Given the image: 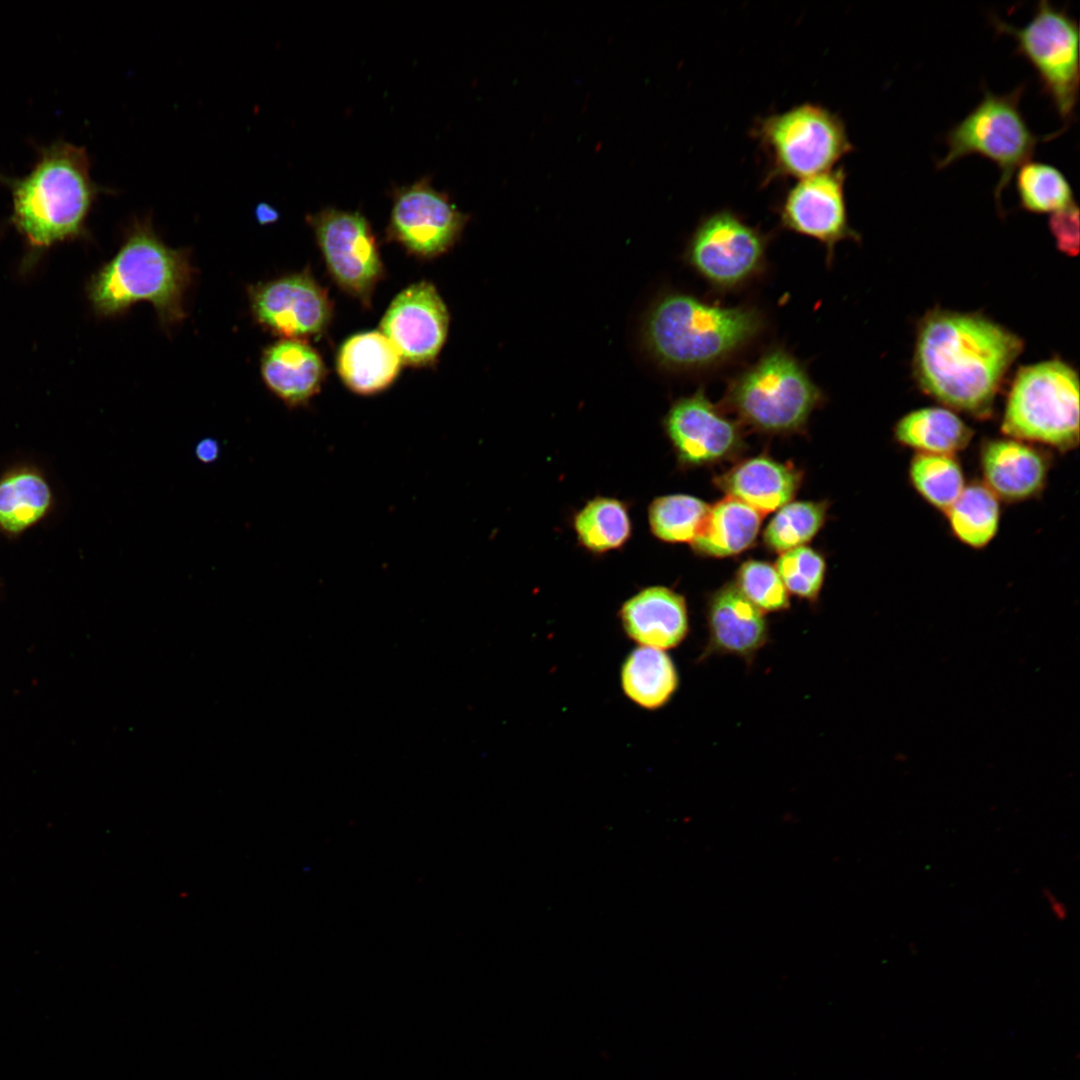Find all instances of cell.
I'll list each match as a JSON object with an SVG mask.
<instances>
[{
    "label": "cell",
    "mask_w": 1080,
    "mask_h": 1080,
    "mask_svg": "<svg viewBox=\"0 0 1080 1080\" xmlns=\"http://www.w3.org/2000/svg\"><path fill=\"white\" fill-rule=\"evenodd\" d=\"M1022 340L977 314L929 312L920 322L914 376L929 396L977 417L988 416Z\"/></svg>",
    "instance_id": "cell-1"
},
{
    "label": "cell",
    "mask_w": 1080,
    "mask_h": 1080,
    "mask_svg": "<svg viewBox=\"0 0 1080 1080\" xmlns=\"http://www.w3.org/2000/svg\"><path fill=\"white\" fill-rule=\"evenodd\" d=\"M759 309L726 307L682 292L659 296L645 314L641 341L648 356L671 372H699L733 358L763 331Z\"/></svg>",
    "instance_id": "cell-2"
},
{
    "label": "cell",
    "mask_w": 1080,
    "mask_h": 1080,
    "mask_svg": "<svg viewBox=\"0 0 1080 1080\" xmlns=\"http://www.w3.org/2000/svg\"><path fill=\"white\" fill-rule=\"evenodd\" d=\"M37 154L26 175H0V183L10 189L15 226L32 245L46 247L79 234L104 189L91 178L84 147L59 140Z\"/></svg>",
    "instance_id": "cell-3"
},
{
    "label": "cell",
    "mask_w": 1080,
    "mask_h": 1080,
    "mask_svg": "<svg viewBox=\"0 0 1080 1080\" xmlns=\"http://www.w3.org/2000/svg\"><path fill=\"white\" fill-rule=\"evenodd\" d=\"M192 276L186 251L166 246L149 221L135 220L119 252L92 279L89 295L95 309L110 316L147 301L171 325L184 318Z\"/></svg>",
    "instance_id": "cell-4"
},
{
    "label": "cell",
    "mask_w": 1080,
    "mask_h": 1080,
    "mask_svg": "<svg viewBox=\"0 0 1080 1080\" xmlns=\"http://www.w3.org/2000/svg\"><path fill=\"white\" fill-rule=\"evenodd\" d=\"M823 393L789 351H765L728 384L724 404L745 424L767 433L801 430L822 403Z\"/></svg>",
    "instance_id": "cell-5"
},
{
    "label": "cell",
    "mask_w": 1080,
    "mask_h": 1080,
    "mask_svg": "<svg viewBox=\"0 0 1080 1080\" xmlns=\"http://www.w3.org/2000/svg\"><path fill=\"white\" fill-rule=\"evenodd\" d=\"M1003 433L1066 451L1079 442V380L1067 363L1053 359L1022 367L1011 386Z\"/></svg>",
    "instance_id": "cell-6"
},
{
    "label": "cell",
    "mask_w": 1080,
    "mask_h": 1080,
    "mask_svg": "<svg viewBox=\"0 0 1080 1080\" xmlns=\"http://www.w3.org/2000/svg\"><path fill=\"white\" fill-rule=\"evenodd\" d=\"M753 134L768 160L766 182L828 171L854 150L840 116L812 103L761 118Z\"/></svg>",
    "instance_id": "cell-7"
},
{
    "label": "cell",
    "mask_w": 1080,
    "mask_h": 1080,
    "mask_svg": "<svg viewBox=\"0 0 1080 1080\" xmlns=\"http://www.w3.org/2000/svg\"><path fill=\"white\" fill-rule=\"evenodd\" d=\"M1021 84L1013 91L998 95L983 88L981 101L945 135L946 155L936 163L944 169L964 156L977 154L994 162L999 171L995 197L999 201L1018 167L1030 161L1041 138L1028 126L1020 99Z\"/></svg>",
    "instance_id": "cell-8"
},
{
    "label": "cell",
    "mask_w": 1080,
    "mask_h": 1080,
    "mask_svg": "<svg viewBox=\"0 0 1080 1080\" xmlns=\"http://www.w3.org/2000/svg\"><path fill=\"white\" fill-rule=\"evenodd\" d=\"M997 32L1011 35L1016 53L1034 68L1042 92L1067 127L1075 118L1079 96V26L1066 8L1047 0L1038 2L1032 19L1015 27L996 16Z\"/></svg>",
    "instance_id": "cell-9"
},
{
    "label": "cell",
    "mask_w": 1080,
    "mask_h": 1080,
    "mask_svg": "<svg viewBox=\"0 0 1080 1080\" xmlns=\"http://www.w3.org/2000/svg\"><path fill=\"white\" fill-rule=\"evenodd\" d=\"M766 251L765 234L723 209L698 223L684 259L710 286L727 292L743 287L764 271Z\"/></svg>",
    "instance_id": "cell-10"
},
{
    "label": "cell",
    "mask_w": 1080,
    "mask_h": 1080,
    "mask_svg": "<svg viewBox=\"0 0 1080 1080\" xmlns=\"http://www.w3.org/2000/svg\"><path fill=\"white\" fill-rule=\"evenodd\" d=\"M845 180L842 167L799 179L778 207L781 227L820 242L828 264L839 242L859 239L848 221Z\"/></svg>",
    "instance_id": "cell-11"
},
{
    "label": "cell",
    "mask_w": 1080,
    "mask_h": 1080,
    "mask_svg": "<svg viewBox=\"0 0 1080 1080\" xmlns=\"http://www.w3.org/2000/svg\"><path fill=\"white\" fill-rule=\"evenodd\" d=\"M327 266L347 291L367 299L382 274L369 223L358 212L326 208L310 216Z\"/></svg>",
    "instance_id": "cell-12"
},
{
    "label": "cell",
    "mask_w": 1080,
    "mask_h": 1080,
    "mask_svg": "<svg viewBox=\"0 0 1080 1080\" xmlns=\"http://www.w3.org/2000/svg\"><path fill=\"white\" fill-rule=\"evenodd\" d=\"M467 217L423 177L393 192L390 234L421 256H435L458 238Z\"/></svg>",
    "instance_id": "cell-13"
},
{
    "label": "cell",
    "mask_w": 1080,
    "mask_h": 1080,
    "mask_svg": "<svg viewBox=\"0 0 1080 1080\" xmlns=\"http://www.w3.org/2000/svg\"><path fill=\"white\" fill-rule=\"evenodd\" d=\"M663 426L682 465L715 463L735 455L743 446L738 425L709 401L702 388L674 401Z\"/></svg>",
    "instance_id": "cell-14"
},
{
    "label": "cell",
    "mask_w": 1080,
    "mask_h": 1080,
    "mask_svg": "<svg viewBox=\"0 0 1080 1080\" xmlns=\"http://www.w3.org/2000/svg\"><path fill=\"white\" fill-rule=\"evenodd\" d=\"M248 293L255 320L281 336L296 339L317 335L330 319L327 295L307 273L255 284Z\"/></svg>",
    "instance_id": "cell-15"
},
{
    "label": "cell",
    "mask_w": 1080,
    "mask_h": 1080,
    "mask_svg": "<svg viewBox=\"0 0 1080 1080\" xmlns=\"http://www.w3.org/2000/svg\"><path fill=\"white\" fill-rule=\"evenodd\" d=\"M448 312L435 287L425 281L403 290L381 322L382 334L402 361L412 365L432 362L447 334Z\"/></svg>",
    "instance_id": "cell-16"
},
{
    "label": "cell",
    "mask_w": 1080,
    "mask_h": 1080,
    "mask_svg": "<svg viewBox=\"0 0 1080 1080\" xmlns=\"http://www.w3.org/2000/svg\"><path fill=\"white\" fill-rule=\"evenodd\" d=\"M706 620L708 638L699 661L712 655H733L750 665L769 640L765 613L732 583L712 593Z\"/></svg>",
    "instance_id": "cell-17"
},
{
    "label": "cell",
    "mask_w": 1080,
    "mask_h": 1080,
    "mask_svg": "<svg viewBox=\"0 0 1080 1080\" xmlns=\"http://www.w3.org/2000/svg\"><path fill=\"white\" fill-rule=\"evenodd\" d=\"M618 616L626 635L640 646L675 648L689 633L686 600L666 586L639 590L621 605Z\"/></svg>",
    "instance_id": "cell-18"
},
{
    "label": "cell",
    "mask_w": 1080,
    "mask_h": 1080,
    "mask_svg": "<svg viewBox=\"0 0 1080 1080\" xmlns=\"http://www.w3.org/2000/svg\"><path fill=\"white\" fill-rule=\"evenodd\" d=\"M56 498L45 471L21 461L0 473V535L15 540L54 511Z\"/></svg>",
    "instance_id": "cell-19"
},
{
    "label": "cell",
    "mask_w": 1080,
    "mask_h": 1080,
    "mask_svg": "<svg viewBox=\"0 0 1080 1080\" xmlns=\"http://www.w3.org/2000/svg\"><path fill=\"white\" fill-rule=\"evenodd\" d=\"M985 485L1006 501H1021L1043 488L1048 463L1028 442L1006 437L985 443L980 456Z\"/></svg>",
    "instance_id": "cell-20"
},
{
    "label": "cell",
    "mask_w": 1080,
    "mask_h": 1080,
    "mask_svg": "<svg viewBox=\"0 0 1080 1080\" xmlns=\"http://www.w3.org/2000/svg\"><path fill=\"white\" fill-rule=\"evenodd\" d=\"M324 372L317 352L298 339L278 341L261 357L265 385L289 408L305 405L318 393Z\"/></svg>",
    "instance_id": "cell-21"
},
{
    "label": "cell",
    "mask_w": 1080,
    "mask_h": 1080,
    "mask_svg": "<svg viewBox=\"0 0 1080 1080\" xmlns=\"http://www.w3.org/2000/svg\"><path fill=\"white\" fill-rule=\"evenodd\" d=\"M800 482L801 473L793 466L766 456L744 460L715 479L716 485L727 496L762 514L789 503Z\"/></svg>",
    "instance_id": "cell-22"
},
{
    "label": "cell",
    "mask_w": 1080,
    "mask_h": 1080,
    "mask_svg": "<svg viewBox=\"0 0 1080 1080\" xmlns=\"http://www.w3.org/2000/svg\"><path fill=\"white\" fill-rule=\"evenodd\" d=\"M401 358L389 339L373 331L349 338L341 347L337 367L344 383L359 394L384 390L399 372Z\"/></svg>",
    "instance_id": "cell-23"
},
{
    "label": "cell",
    "mask_w": 1080,
    "mask_h": 1080,
    "mask_svg": "<svg viewBox=\"0 0 1080 1080\" xmlns=\"http://www.w3.org/2000/svg\"><path fill=\"white\" fill-rule=\"evenodd\" d=\"M763 514L727 496L710 510L695 538L690 543L699 554L726 557L739 554L755 541Z\"/></svg>",
    "instance_id": "cell-24"
},
{
    "label": "cell",
    "mask_w": 1080,
    "mask_h": 1080,
    "mask_svg": "<svg viewBox=\"0 0 1080 1080\" xmlns=\"http://www.w3.org/2000/svg\"><path fill=\"white\" fill-rule=\"evenodd\" d=\"M625 695L635 704L655 710L667 704L678 689L673 660L663 650L640 646L626 657L620 673Z\"/></svg>",
    "instance_id": "cell-25"
},
{
    "label": "cell",
    "mask_w": 1080,
    "mask_h": 1080,
    "mask_svg": "<svg viewBox=\"0 0 1080 1080\" xmlns=\"http://www.w3.org/2000/svg\"><path fill=\"white\" fill-rule=\"evenodd\" d=\"M896 440L925 454L954 455L972 438V430L952 410L926 407L903 416L894 430Z\"/></svg>",
    "instance_id": "cell-26"
},
{
    "label": "cell",
    "mask_w": 1080,
    "mask_h": 1080,
    "mask_svg": "<svg viewBox=\"0 0 1080 1080\" xmlns=\"http://www.w3.org/2000/svg\"><path fill=\"white\" fill-rule=\"evenodd\" d=\"M571 524L578 545L595 556L621 550L633 532L628 504L610 496L587 501L574 513Z\"/></svg>",
    "instance_id": "cell-27"
},
{
    "label": "cell",
    "mask_w": 1080,
    "mask_h": 1080,
    "mask_svg": "<svg viewBox=\"0 0 1080 1080\" xmlns=\"http://www.w3.org/2000/svg\"><path fill=\"white\" fill-rule=\"evenodd\" d=\"M946 514L953 534L962 543L982 548L998 531L999 498L984 483H972L964 487Z\"/></svg>",
    "instance_id": "cell-28"
},
{
    "label": "cell",
    "mask_w": 1080,
    "mask_h": 1080,
    "mask_svg": "<svg viewBox=\"0 0 1080 1080\" xmlns=\"http://www.w3.org/2000/svg\"><path fill=\"white\" fill-rule=\"evenodd\" d=\"M710 506L699 498L672 494L655 498L648 507V523L655 538L665 543H691Z\"/></svg>",
    "instance_id": "cell-29"
},
{
    "label": "cell",
    "mask_w": 1080,
    "mask_h": 1080,
    "mask_svg": "<svg viewBox=\"0 0 1080 1080\" xmlns=\"http://www.w3.org/2000/svg\"><path fill=\"white\" fill-rule=\"evenodd\" d=\"M1016 190L1021 207L1034 213L1053 214L1075 204L1065 175L1043 162L1027 161L1018 168Z\"/></svg>",
    "instance_id": "cell-30"
},
{
    "label": "cell",
    "mask_w": 1080,
    "mask_h": 1080,
    "mask_svg": "<svg viewBox=\"0 0 1080 1080\" xmlns=\"http://www.w3.org/2000/svg\"><path fill=\"white\" fill-rule=\"evenodd\" d=\"M909 476L915 490L945 512L965 487L962 468L953 455L918 453L911 460Z\"/></svg>",
    "instance_id": "cell-31"
},
{
    "label": "cell",
    "mask_w": 1080,
    "mask_h": 1080,
    "mask_svg": "<svg viewBox=\"0 0 1080 1080\" xmlns=\"http://www.w3.org/2000/svg\"><path fill=\"white\" fill-rule=\"evenodd\" d=\"M828 504L824 501L789 502L778 509L764 532L768 548L776 552L803 546L825 522Z\"/></svg>",
    "instance_id": "cell-32"
},
{
    "label": "cell",
    "mask_w": 1080,
    "mask_h": 1080,
    "mask_svg": "<svg viewBox=\"0 0 1080 1080\" xmlns=\"http://www.w3.org/2000/svg\"><path fill=\"white\" fill-rule=\"evenodd\" d=\"M776 570L786 589L792 594L815 602L825 577V560L810 547L788 550L778 558Z\"/></svg>",
    "instance_id": "cell-33"
},
{
    "label": "cell",
    "mask_w": 1080,
    "mask_h": 1080,
    "mask_svg": "<svg viewBox=\"0 0 1080 1080\" xmlns=\"http://www.w3.org/2000/svg\"><path fill=\"white\" fill-rule=\"evenodd\" d=\"M735 585L764 613L789 608L788 591L776 568L769 563L756 560L743 563L737 572Z\"/></svg>",
    "instance_id": "cell-34"
},
{
    "label": "cell",
    "mask_w": 1080,
    "mask_h": 1080,
    "mask_svg": "<svg viewBox=\"0 0 1080 1080\" xmlns=\"http://www.w3.org/2000/svg\"><path fill=\"white\" fill-rule=\"evenodd\" d=\"M1049 228L1061 251L1069 256L1078 254L1079 211L1076 204L1053 213L1049 220Z\"/></svg>",
    "instance_id": "cell-35"
},
{
    "label": "cell",
    "mask_w": 1080,
    "mask_h": 1080,
    "mask_svg": "<svg viewBox=\"0 0 1080 1080\" xmlns=\"http://www.w3.org/2000/svg\"><path fill=\"white\" fill-rule=\"evenodd\" d=\"M220 451L219 442L213 438L199 440L194 449L196 458L203 464L215 462L220 455Z\"/></svg>",
    "instance_id": "cell-36"
},
{
    "label": "cell",
    "mask_w": 1080,
    "mask_h": 1080,
    "mask_svg": "<svg viewBox=\"0 0 1080 1080\" xmlns=\"http://www.w3.org/2000/svg\"><path fill=\"white\" fill-rule=\"evenodd\" d=\"M1043 896L1046 899V902L1049 904V908H1050L1051 912L1053 913V915L1055 916V918L1060 920V921L1065 920L1066 917H1067V913H1068V910H1067L1065 904L1062 901H1060L1057 898V896H1055L1048 889H1045L1043 891Z\"/></svg>",
    "instance_id": "cell-37"
},
{
    "label": "cell",
    "mask_w": 1080,
    "mask_h": 1080,
    "mask_svg": "<svg viewBox=\"0 0 1080 1080\" xmlns=\"http://www.w3.org/2000/svg\"><path fill=\"white\" fill-rule=\"evenodd\" d=\"M256 216L260 223L267 224L273 223L278 219V212L267 204H261L257 207Z\"/></svg>",
    "instance_id": "cell-38"
}]
</instances>
